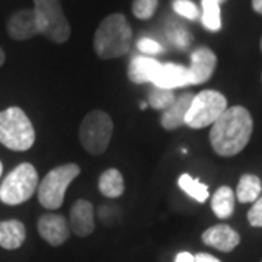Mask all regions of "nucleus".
Masks as SVG:
<instances>
[{"mask_svg": "<svg viewBox=\"0 0 262 262\" xmlns=\"http://www.w3.org/2000/svg\"><path fill=\"white\" fill-rule=\"evenodd\" d=\"M252 128L253 121L249 111L241 105L230 106L211 125V147L219 156H234L241 153L249 143Z\"/></svg>", "mask_w": 262, "mask_h": 262, "instance_id": "f257e3e1", "label": "nucleus"}, {"mask_svg": "<svg viewBox=\"0 0 262 262\" xmlns=\"http://www.w3.org/2000/svg\"><path fill=\"white\" fill-rule=\"evenodd\" d=\"M133 29L122 13H111L99 24L94 35V50L102 60L125 56L131 47Z\"/></svg>", "mask_w": 262, "mask_h": 262, "instance_id": "f03ea898", "label": "nucleus"}, {"mask_svg": "<svg viewBox=\"0 0 262 262\" xmlns=\"http://www.w3.org/2000/svg\"><path fill=\"white\" fill-rule=\"evenodd\" d=\"M35 143L34 125L19 106L0 113V144L13 151H27Z\"/></svg>", "mask_w": 262, "mask_h": 262, "instance_id": "7ed1b4c3", "label": "nucleus"}, {"mask_svg": "<svg viewBox=\"0 0 262 262\" xmlns=\"http://www.w3.org/2000/svg\"><path fill=\"white\" fill-rule=\"evenodd\" d=\"M80 173L76 163H66L51 169L38 185L39 204L47 210H57L64 203L66 191Z\"/></svg>", "mask_w": 262, "mask_h": 262, "instance_id": "20e7f679", "label": "nucleus"}, {"mask_svg": "<svg viewBox=\"0 0 262 262\" xmlns=\"http://www.w3.org/2000/svg\"><path fill=\"white\" fill-rule=\"evenodd\" d=\"M34 12L41 35L56 44H63L70 38L72 28L60 0H34Z\"/></svg>", "mask_w": 262, "mask_h": 262, "instance_id": "39448f33", "label": "nucleus"}, {"mask_svg": "<svg viewBox=\"0 0 262 262\" xmlns=\"http://www.w3.org/2000/svg\"><path fill=\"white\" fill-rule=\"evenodd\" d=\"M37 188V169L31 163H20L3 179L0 185V201L8 206H19L28 201Z\"/></svg>", "mask_w": 262, "mask_h": 262, "instance_id": "423d86ee", "label": "nucleus"}, {"mask_svg": "<svg viewBox=\"0 0 262 262\" xmlns=\"http://www.w3.org/2000/svg\"><path fill=\"white\" fill-rule=\"evenodd\" d=\"M113 131V120L108 114L103 111H91L84 117L79 128L80 144L88 153L99 156L108 149Z\"/></svg>", "mask_w": 262, "mask_h": 262, "instance_id": "0eeeda50", "label": "nucleus"}, {"mask_svg": "<svg viewBox=\"0 0 262 262\" xmlns=\"http://www.w3.org/2000/svg\"><path fill=\"white\" fill-rule=\"evenodd\" d=\"M226 110L227 99L225 95L217 91H203L194 95L185 117V125L194 130L213 125Z\"/></svg>", "mask_w": 262, "mask_h": 262, "instance_id": "6e6552de", "label": "nucleus"}, {"mask_svg": "<svg viewBox=\"0 0 262 262\" xmlns=\"http://www.w3.org/2000/svg\"><path fill=\"white\" fill-rule=\"evenodd\" d=\"M38 233L51 246H61L70 236V226L63 215L48 213L38 220Z\"/></svg>", "mask_w": 262, "mask_h": 262, "instance_id": "1a4fd4ad", "label": "nucleus"}, {"mask_svg": "<svg viewBox=\"0 0 262 262\" xmlns=\"http://www.w3.org/2000/svg\"><path fill=\"white\" fill-rule=\"evenodd\" d=\"M8 34L15 41H27L39 34L34 9H22L13 13L8 20Z\"/></svg>", "mask_w": 262, "mask_h": 262, "instance_id": "9d476101", "label": "nucleus"}, {"mask_svg": "<svg viewBox=\"0 0 262 262\" xmlns=\"http://www.w3.org/2000/svg\"><path fill=\"white\" fill-rule=\"evenodd\" d=\"M217 66V57L208 47H200L191 53L189 73L192 84L206 83L213 76Z\"/></svg>", "mask_w": 262, "mask_h": 262, "instance_id": "9b49d317", "label": "nucleus"}, {"mask_svg": "<svg viewBox=\"0 0 262 262\" xmlns=\"http://www.w3.org/2000/svg\"><path fill=\"white\" fill-rule=\"evenodd\" d=\"M203 242L220 252H232L241 244V236L227 225H215L203 233Z\"/></svg>", "mask_w": 262, "mask_h": 262, "instance_id": "f8f14e48", "label": "nucleus"}, {"mask_svg": "<svg viewBox=\"0 0 262 262\" xmlns=\"http://www.w3.org/2000/svg\"><path fill=\"white\" fill-rule=\"evenodd\" d=\"M70 229L79 237H86L94 233V206L86 200H77L70 210Z\"/></svg>", "mask_w": 262, "mask_h": 262, "instance_id": "ddd939ff", "label": "nucleus"}, {"mask_svg": "<svg viewBox=\"0 0 262 262\" xmlns=\"http://www.w3.org/2000/svg\"><path fill=\"white\" fill-rule=\"evenodd\" d=\"M192 84L189 69L177 63H166L162 64L159 75L153 82V86L163 88V89H177V88H185Z\"/></svg>", "mask_w": 262, "mask_h": 262, "instance_id": "4468645a", "label": "nucleus"}, {"mask_svg": "<svg viewBox=\"0 0 262 262\" xmlns=\"http://www.w3.org/2000/svg\"><path fill=\"white\" fill-rule=\"evenodd\" d=\"M162 63L155 60L153 57L147 56H136L128 64V79L133 83H151L156 80L159 75Z\"/></svg>", "mask_w": 262, "mask_h": 262, "instance_id": "2eb2a0df", "label": "nucleus"}, {"mask_svg": "<svg viewBox=\"0 0 262 262\" xmlns=\"http://www.w3.org/2000/svg\"><path fill=\"white\" fill-rule=\"evenodd\" d=\"M192 98H194V94L184 92L177 96L173 103L163 111L160 124L165 130H177L179 127L185 125V117H187L188 110L191 106Z\"/></svg>", "mask_w": 262, "mask_h": 262, "instance_id": "dca6fc26", "label": "nucleus"}, {"mask_svg": "<svg viewBox=\"0 0 262 262\" xmlns=\"http://www.w3.org/2000/svg\"><path fill=\"white\" fill-rule=\"evenodd\" d=\"M27 239V229L19 220L0 222V246L3 249L13 251L20 248Z\"/></svg>", "mask_w": 262, "mask_h": 262, "instance_id": "f3484780", "label": "nucleus"}, {"mask_svg": "<svg viewBox=\"0 0 262 262\" xmlns=\"http://www.w3.org/2000/svg\"><path fill=\"white\" fill-rule=\"evenodd\" d=\"M98 187L101 194L106 198H118L124 194V179L118 169H106L99 177Z\"/></svg>", "mask_w": 262, "mask_h": 262, "instance_id": "a211bd4d", "label": "nucleus"}, {"mask_svg": "<svg viewBox=\"0 0 262 262\" xmlns=\"http://www.w3.org/2000/svg\"><path fill=\"white\" fill-rule=\"evenodd\" d=\"M234 201H236V196H234L233 189L230 187H220L213 194L211 208L219 219H229L233 214Z\"/></svg>", "mask_w": 262, "mask_h": 262, "instance_id": "6ab92c4d", "label": "nucleus"}, {"mask_svg": "<svg viewBox=\"0 0 262 262\" xmlns=\"http://www.w3.org/2000/svg\"><path fill=\"white\" fill-rule=\"evenodd\" d=\"M262 192L261 179L255 175H244L239 179L237 189H236V198L239 203L246 204V203H255Z\"/></svg>", "mask_w": 262, "mask_h": 262, "instance_id": "aec40b11", "label": "nucleus"}, {"mask_svg": "<svg viewBox=\"0 0 262 262\" xmlns=\"http://www.w3.org/2000/svg\"><path fill=\"white\" fill-rule=\"evenodd\" d=\"M201 22L211 32H217L222 29V15H220V3L215 0H201Z\"/></svg>", "mask_w": 262, "mask_h": 262, "instance_id": "412c9836", "label": "nucleus"}, {"mask_svg": "<svg viewBox=\"0 0 262 262\" xmlns=\"http://www.w3.org/2000/svg\"><path fill=\"white\" fill-rule=\"evenodd\" d=\"M178 185L185 194L192 196L198 203H206V200L208 198V187L206 184H201L198 179L192 178L188 173H184L179 177Z\"/></svg>", "mask_w": 262, "mask_h": 262, "instance_id": "4be33fe9", "label": "nucleus"}, {"mask_svg": "<svg viewBox=\"0 0 262 262\" xmlns=\"http://www.w3.org/2000/svg\"><path fill=\"white\" fill-rule=\"evenodd\" d=\"M177 99V95L170 89H163V88H153V91L149 95V105L155 110H162L165 111L169 108L173 101Z\"/></svg>", "mask_w": 262, "mask_h": 262, "instance_id": "5701e85b", "label": "nucleus"}, {"mask_svg": "<svg viewBox=\"0 0 262 262\" xmlns=\"http://www.w3.org/2000/svg\"><path fill=\"white\" fill-rule=\"evenodd\" d=\"M158 5H159V0H133L131 10L137 19L147 20L155 15Z\"/></svg>", "mask_w": 262, "mask_h": 262, "instance_id": "b1692460", "label": "nucleus"}, {"mask_svg": "<svg viewBox=\"0 0 262 262\" xmlns=\"http://www.w3.org/2000/svg\"><path fill=\"white\" fill-rule=\"evenodd\" d=\"M172 8L182 18L195 20L200 18V9L192 0H173Z\"/></svg>", "mask_w": 262, "mask_h": 262, "instance_id": "393cba45", "label": "nucleus"}, {"mask_svg": "<svg viewBox=\"0 0 262 262\" xmlns=\"http://www.w3.org/2000/svg\"><path fill=\"white\" fill-rule=\"evenodd\" d=\"M169 38H170L172 44H173L175 47L181 48V50H185V48L191 44V41H192L191 34H189L185 28H182V27L172 29V31L169 32Z\"/></svg>", "mask_w": 262, "mask_h": 262, "instance_id": "a878e982", "label": "nucleus"}, {"mask_svg": "<svg viewBox=\"0 0 262 262\" xmlns=\"http://www.w3.org/2000/svg\"><path fill=\"white\" fill-rule=\"evenodd\" d=\"M137 48H139L140 53H143L144 56L147 57L156 56V54H160L163 51V47L160 46L158 41H155L151 38H141V39H139Z\"/></svg>", "mask_w": 262, "mask_h": 262, "instance_id": "bb28decb", "label": "nucleus"}, {"mask_svg": "<svg viewBox=\"0 0 262 262\" xmlns=\"http://www.w3.org/2000/svg\"><path fill=\"white\" fill-rule=\"evenodd\" d=\"M248 222L253 227H262V196H259L248 211Z\"/></svg>", "mask_w": 262, "mask_h": 262, "instance_id": "cd10ccee", "label": "nucleus"}, {"mask_svg": "<svg viewBox=\"0 0 262 262\" xmlns=\"http://www.w3.org/2000/svg\"><path fill=\"white\" fill-rule=\"evenodd\" d=\"M194 262H222V261H220V259H217V258L213 256V255H210V253L201 252V253H196L195 256H194Z\"/></svg>", "mask_w": 262, "mask_h": 262, "instance_id": "c85d7f7f", "label": "nucleus"}, {"mask_svg": "<svg viewBox=\"0 0 262 262\" xmlns=\"http://www.w3.org/2000/svg\"><path fill=\"white\" fill-rule=\"evenodd\" d=\"M175 262H194V255L189 252H179L175 258Z\"/></svg>", "mask_w": 262, "mask_h": 262, "instance_id": "c756f323", "label": "nucleus"}, {"mask_svg": "<svg viewBox=\"0 0 262 262\" xmlns=\"http://www.w3.org/2000/svg\"><path fill=\"white\" fill-rule=\"evenodd\" d=\"M252 8L256 13L262 15V0H252Z\"/></svg>", "mask_w": 262, "mask_h": 262, "instance_id": "7c9ffc66", "label": "nucleus"}, {"mask_svg": "<svg viewBox=\"0 0 262 262\" xmlns=\"http://www.w3.org/2000/svg\"><path fill=\"white\" fill-rule=\"evenodd\" d=\"M5 60H6V56H5V51L0 48V67L5 64Z\"/></svg>", "mask_w": 262, "mask_h": 262, "instance_id": "2f4dec72", "label": "nucleus"}, {"mask_svg": "<svg viewBox=\"0 0 262 262\" xmlns=\"http://www.w3.org/2000/svg\"><path fill=\"white\" fill-rule=\"evenodd\" d=\"M146 106H147V105H146V103H144V102H141V103H140V108H141V110H144Z\"/></svg>", "mask_w": 262, "mask_h": 262, "instance_id": "473e14b6", "label": "nucleus"}, {"mask_svg": "<svg viewBox=\"0 0 262 262\" xmlns=\"http://www.w3.org/2000/svg\"><path fill=\"white\" fill-rule=\"evenodd\" d=\"M2 173H3V165H2V162H0V177H2Z\"/></svg>", "mask_w": 262, "mask_h": 262, "instance_id": "72a5a7b5", "label": "nucleus"}, {"mask_svg": "<svg viewBox=\"0 0 262 262\" xmlns=\"http://www.w3.org/2000/svg\"><path fill=\"white\" fill-rule=\"evenodd\" d=\"M215 2H219V3L222 5V3H223V2H226V0H215Z\"/></svg>", "mask_w": 262, "mask_h": 262, "instance_id": "f704fd0d", "label": "nucleus"}, {"mask_svg": "<svg viewBox=\"0 0 262 262\" xmlns=\"http://www.w3.org/2000/svg\"><path fill=\"white\" fill-rule=\"evenodd\" d=\"M261 51H262V39H261Z\"/></svg>", "mask_w": 262, "mask_h": 262, "instance_id": "c9c22d12", "label": "nucleus"}]
</instances>
